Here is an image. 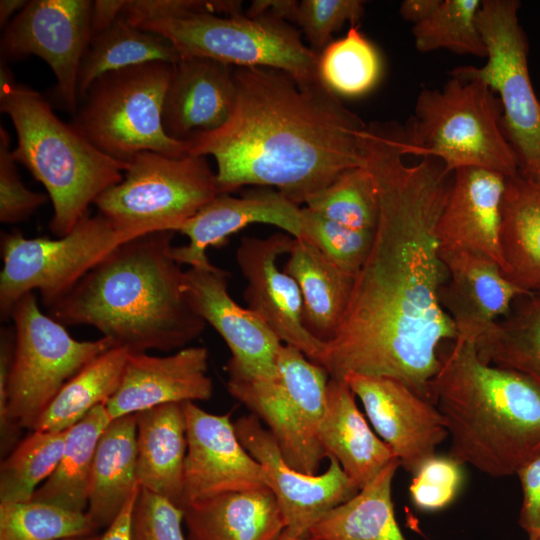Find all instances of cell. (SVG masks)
<instances>
[{
	"mask_svg": "<svg viewBox=\"0 0 540 540\" xmlns=\"http://www.w3.org/2000/svg\"><path fill=\"white\" fill-rule=\"evenodd\" d=\"M363 148L379 219L322 366L333 379L351 373L396 379L431 401L440 346L457 339L440 302L448 272L436 234L454 172L433 157L406 163L394 124H368Z\"/></svg>",
	"mask_w": 540,
	"mask_h": 540,
	"instance_id": "1",
	"label": "cell"
},
{
	"mask_svg": "<svg viewBox=\"0 0 540 540\" xmlns=\"http://www.w3.org/2000/svg\"><path fill=\"white\" fill-rule=\"evenodd\" d=\"M234 80L227 122L186 141L189 155L215 158L219 194L275 187L300 206L363 166L368 124L320 80L302 84L265 67H234Z\"/></svg>",
	"mask_w": 540,
	"mask_h": 540,
	"instance_id": "2",
	"label": "cell"
},
{
	"mask_svg": "<svg viewBox=\"0 0 540 540\" xmlns=\"http://www.w3.org/2000/svg\"><path fill=\"white\" fill-rule=\"evenodd\" d=\"M173 235L154 231L122 243L49 308L50 316L63 325L92 326L129 353L185 348L206 322L186 295Z\"/></svg>",
	"mask_w": 540,
	"mask_h": 540,
	"instance_id": "3",
	"label": "cell"
},
{
	"mask_svg": "<svg viewBox=\"0 0 540 540\" xmlns=\"http://www.w3.org/2000/svg\"><path fill=\"white\" fill-rule=\"evenodd\" d=\"M430 384L449 456L505 477L540 451V389L522 374L483 361L473 341L456 339L440 355Z\"/></svg>",
	"mask_w": 540,
	"mask_h": 540,
	"instance_id": "4",
	"label": "cell"
},
{
	"mask_svg": "<svg viewBox=\"0 0 540 540\" xmlns=\"http://www.w3.org/2000/svg\"><path fill=\"white\" fill-rule=\"evenodd\" d=\"M0 110L16 131L14 160L47 190L53 207L51 232L67 235L98 196L123 180L127 163L101 152L25 85L14 82L0 89Z\"/></svg>",
	"mask_w": 540,
	"mask_h": 540,
	"instance_id": "5",
	"label": "cell"
},
{
	"mask_svg": "<svg viewBox=\"0 0 540 540\" xmlns=\"http://www.w3.org/2000/svg\"><path fill=\"white\" fill-rule=\"evenodd\" d=\"M402 150L436 158L448 172L475 167L506 178L519 173L498 97L483 81L454 70L441 89L420 91Z\"/></svg>",
	"mask_w": 540,
	"mask_h": 540,
	"instance_id": "6",
	"label": "cell"
},
{
	"mask_svg": "<svg viewBox=\"0 0 540 540\" xmlns=\"http://www.w3.org/2000/svg\"><path fill=\"white\" fill-rule=\"evenodd\" d=\"M173 65L155 61L100 76L81 100L73 124L101 152L124 163L140 152L189 155L186 142L170 138L162 124Z\"/></svg>",
	"mask_w": 540,
	"mask_h": 540,
	"instance_id": "7",
	"label": "cell"
},
{
	"mask_svg": "<svg viewBox=\"0 0 540 540\" xmlns=\"http://www.w3.org/2000/svg\"><path fill=\"white\" fill-rule=\"evenodd\" d=\"M138 28L168 40L180 57L209 58L233 67L277 69L302 84L319 80L318 54L289 22L273 16L202 12L152 19Z\"/></svg>",
	"mask_w": 540,
	"mask_h": 540,
	"instance_id": "8",
	"label": "cell"
},
{
	"mask_svg": "<svg viewBox=\"0 0 540 540\" xmlns=\"http://www.w3.org/2000/svg\"><path fill=\"white\" fill-rule=\"evenodd\" d=\"M127 165L123 180L94 202L98 213L124 232H176L219 194L206 156L140 152Z\"/></svg>",
	"mask_w": 540,
	"mask_h": 540,
	"instance_id": "9",
	"label": "cell"
},
{
	"mask_svg": "<svg viewBox=\"0 0 540 540\" xmlns=\"http://www.w3.org/2000/svg\"><path fill=\"white\" fill-rule=\"evenodd\" d=\"M326 369L282 344L272 378L228 379V392L263 421L293 469L318 474L327 457L319 439L329 380Z\"/></svg>",
	"mask_w": 540,
	"mask_h": 540,
	"instance_id": "10",
	"label": "cell"
},
{
	"mask_svg": "<svg viewBox=\"0 0 540 540\" xmlns=\"http://www.w3.org/2000/svg\"><path fill=\"white\" fill-rule=\"evenodd\" d=\"M135 237L99 213L87 214L70 233L57 239L26 238L18 231L3 233L1 319L7 320L14 304L34 290L39 291L47 309L51 308L112 250Z\"/></svg>",
	"mask_w": 540,
	"mask_h": 540,
	"instance_id": "11",
	"label": "cell"
},
{
	"mask_svg": "<svg viewBox=\"0 0 540 540\" xmlns=\"http://www.w3.org/2000/svg\"><path fill=\"white\" fill-rule=\"evenodd\" d=\"M9 318L15 351L8 384V416L22 429L33 430L61 388L113 344L104 337L74 339L65 326L39 308L34 292L22 296Z\"/></svg>",
	"mask_w": 540,
	"mask_h": 540,
	"instance_id": "12",
	"label": "cell"
},
{
	"mask_svg": "<svg viewBox=\"0 0 540 540\" xmlns=\"http://www.w3.org/2000/svg\"><path fill=\"white\" fill-rule=\"evenodd\" d=\"M520 5L517 0H483L477 21L487 62L453 70L483 81L498 94L519 173L540 182V101L530 79L528 41L518 18Z\"/></svg>",
	"mask_w": 540,
	"mask_h": 540,
	"instance_id": "13",
	"label": "cell"
},
{
	"mask_svg": "<svg viewBox=\"0 0 540 540\" xmlns=\"http://www.w3.org/2000/svg\"><path fill=\"white\" fill-rule=\"evenodd\" d=\"M88 0H32L4 28L2 60L42 58L57 80V95L70 113L78 109V74L92 38Z\"/></svg>",
	"mask_w": 540,
	"mask_h": 540,
	"instance_id": "14",
	"label": "cell"
},
{
	"mask_svg": "<svg viewBox=\"0 0 540 540\" xmlns=\"http://www.w3.org/2000/svg\"><path fill=\"white\" fill-rule=\"evenodd\" d=\"M234 427L244 448L265 468L288 535L310 536L313 526L328 511L360 490L333 457H329V466L321 474L309 475L291 468L269 430L255 415L241 416Z\"/></svg>",
	"mask_w": 540,
	"mask_h": 540,
	"instance_id": "15",
	"label": "cell"
},
{
	"mask_svg": "<svg viewBox=\"0 0 540 540\" xmlns=\"http://www.w3.org/2000/svg\"><path fill=\"white\" fill-rule=\"evenodd\" d=\"M229 278L228 271L211 264L184 271L183 286L195 312L230 349L228 379L272 378L283 343L257 313L232 299Z\"/></svg>",
	"mask_w": 540,
	"mask_h": 540,
	"instance_id": "16",
	"label": "cell"
},
{
	"mask_svg": "<svg viewBox=\"0 0 540 540\" xmlns=\"http://www.w3.org/2000/svg\"><path fill=\"white\" fill-rule=\"evenodd\" d=\"M294 237L276 232L266 238L244 236L236 251L237 264L247 281L243 298L282 343L323 364L326 344L312 336L303 323V299L293 277L280 270L278 258L291 251Z\"/></svg>",
	"mask_w": 540,
	"mask_h": 540,
	"instance_id": "17",
	"label": "cell"
},
{
	"mask_svg": "<svg viewBox=\"0 0 540 540\" xmlns=\"http://www.w3.org/2000/svg\"><path fill=\"white\" fill-rule=\"evenodd\" d=\"M187 452L181 509L218 494L269 487L268 474L244 448L230 413L213 414L183 403Z\"/></svg>",
	"mask_w": 540,
	"mask_h": 540,
	"instance_id": "18",
	"label": "cell"
},
{
	"mask_svg": "<svg viewBox=\"0 0 540 540\" xmlns=\"http://www.w3.org/2000/svg\"><path fill=\"white\" fill-rule=\"evenodd\" d=\"M344 380L360 399L377 435L407 472L415 473L436 455L448 431L432 401L388 377L351 373Z\"/></svg>",
	"mask_w": 540,
	"mask_h": 540,
	"instance_id": "19",
	"label": "cell"
},
{
	"mask_svg": "<svg viewBox=\"0 0 540 540\" xmlns=\"http://www.w3.org/2000/svg\"><path fill=\"white\" fill-rule=\"evenodd\" d=\"M208 350L190 346L168 356L129 353L119 386L105 403L112 419L169 403L209 400Z\"/></svg>",
	"mask_w": 540,
	"mask_h": 540,
	"instance_id": "20",
	"label": "cell"
},
{
	"mask_svg": "<svg viewBox=\"0 0 540 540\" xmlns=\"http://www.w3.org/2000/svg\"><path fill=\"white\" fill-rule=\"evenodd\" d=\"M253 223L274 225L299 238L301 207L270 187L250 189L240 197L218 194L179 227L177 231L189 242L173 247V257L190 268L209 267L207 249L223 245L230 235Z\"/></svg>",
	"mask_w": 540,
	"mask_h": 540,
	"instance_id": "21",
	"label": "cell"
},
{
	"mask_svg": "<svg viewBox=\"0 0 540 540\" xmlns=\"http://www.w3.org/2000/svg\"><path fill=\"white\" fill-rule=\"evenodd\" d=\"M447 281L440 302L457 331V339L476 342L514 302L527 295L492 259L470 251H441Z\"/></svg>",
	"mask_w": 540,
	"mask_h": 540,
	"instance_id": "22",
	"label": "cell"
},
{
	"mask_svg": "<svg viewBox=\"0 0 540 540\" xmlns=\"http://www.w3.org/2000/svg\"><path fill=\"white\" fill-rule=\"evenodd\" d=\"M506 179L475 167L454 172L436 228L441 251L479 253L502 269L499 233Z\"/></svg>",
	"mask_w": 540,
	"mask_h": 540,
	"instance_id": "23",
	"label": "cell"
},
{
	"mask_svg": "<svg viewBox=\"0 0 540 540\" xmlns=\"http://www.w3.org/2000/svg\"><path fill=\"white\" fill-rule=\"evenodd\" d=\"M234 67L202 57H180L173 65L162 124L172 139L186 142L229 119L236 101Z\"/></svg>",
	"mask_w": 540,
	"mask_h": 540,
	"instance_id": "24",
	"label": "cell"
},
{
	"mask_svg": "<svg viewBox=\"0 0 540 540\" xmlns=\"http://www.w3.org/2000/svg\"><path fill=\"white\" fill-rule=\"evenodd\" d=\"M182 510L187 540H279L286 529L269 487L206 497Z\"/></svg>",
	"mask_w": 540,
	"mask_h": 540,
	"instance_id": "25",
	"label": "cell"
},
{
	"mask_svg": "<svg viewBox=\"0 0 540 540\" xmlns=\"http://www.w3.org/2000/svg\"><path fill=\"white\" fill-rule=\"evenodd\" d=\"M319 439L327 457L335 458L359 489L397 459L370 428L344 379L328 380Z\"/></svg>",
	"mask_w": 540,
	"mask_h": 540,
	"instance_id": "26",
	"label": "cell"
},
{
	"mask_svg": "<svg viewBox=\"0 0 540 540\" xmlns=\"http://www.w3.org/2000/svg\"><path fill=\"white\" fill-rule=\"evenodd\" d=\"M137 481L181 508L187 452L183 403L137 413Z\"/></svg>",
	"mask_w": 540,
	"mask_h": 540,
	"instance_id": "27",
	"label": "cell"
},
{
	"mask_svg": "<svg viewBox=\"0 0 540 540\" xmlns=\"http://www.w3.org/2000/svg\"><path fill=\"white\" fill-rule=\"evenodd\" d=\"M297 282L303 299V323L327 344L335 337L346 312L355 277L332 263L313 244L294 238L283 269Z\"/></svg>",
	"mask_w": 540,
	"mask_h": 540,
	"instance_id": "28",
	"label": "cell"
},
{
	"mask_svg": "<svg viewBox=\"0 0 540 540\" xmlns=\"http://www.w3.org/2000/svg\"><path fill=\"white\" fill-rule=\"evenodd\" d=\"M137 414L111 420L95 451L87 515L96 529L107 528L139 488Z\"/></svg>",
	"mask_w": 540,
	"mask_h": 540,
	"instance_id": "29",
	"label": "cell"
},
{
	"mask_svg": "<svg viewBox=\"0 0 540 540\" xmlns=\"http://www.w3.org/2000/svg\"><path fill=\"white\" fill-rule=\"evenodd\" d=\"M499 248L504 275L526 293L540 292V182L506 179Z\"/></svg>",
	"mask_w": 540,
	"mask_h": 540,
	"instance_id": "30",
	"label": "cell"
},
{
	"mask_svg": "<svg viewBox=\"0 0 540 540\" xmlns=\"http://www.w3.org/2000/svg\"><path fill=\"white\" fill-rule=\"evenodd\" d=\"M398 459L387 464L356 495L328 511L311 529L318 540H407L397 523L392 482Z\"/></svg>",
	"mask_w": 540,
	"mask_h": 540,
	"instance_id": "31",
	"label": "cell"
},
{
	"mask_svg": "<svg viewBox=\"0 0 540 540\" xmlns=\"http://www.w3.org/2000/svg\"><path fill=\"white\" fill-rule=\"evenodd\" d=\"M111 420L105 404H100L67 430L61 459L32 500L86 512L96 447Z\"/></svg>",
	"mask_w": 540,
	"mask_h": 540,
	"instance_id": "32",
	"label": "cell"
},
{
	"mask_svg": "<svg viewBox=\"0 0 540 540\" xmlns=\"http://www.w3.org/2000/svg\"><path fill=\"white\" fill-rule=\"evenodd\" d=\"M475 344L483 361L516 371L540 389V292L519 297Z\"/></svg>",
	"mask_w": 540,
	"mask_h": 540,
	"instance_id": "33",
	"label": "cell"
},
{
	"mask_svg": "<svg viewBox=\"0 0 540 540\" xmlns=\"http://www.w3.org/2000/svg\"><path fill=\"white\" fill-rule=\"evenodd\" d=\"M179 59L168 40L131 25L120 16L90 40L78 74L79 102L93 82L106 73L155 61L175 64Z\"/></svg>",
	"mask_w": 540,
	"mask_h": 540,
	"instance_id": "34",
	"label": "cell"
},
{
	"mask_svg": "<svg viewBox=\"0 0 540 540\" xmlns=\"http://www.w3.org/2000/svg\"><path fill=\"white\" fill-rule=\"evenodd\" d=\"M129 352L113 347L86 365L58 392L33 430L63 432L117 390Z\"/></svg>",
	"mask_w": 540,
	"mask_h": 540,
	"instance_id": "35",
	"label": "cell"
},
{
	"mask_svg": "<svg viewBox=\"0 0 540 540\" xmlns=\"http://www.w3.org/2000/svg\"><path fill=\"white\" fill-rule=\"evenodd\" d=\"M382 74V60L373 43L351 25L346 35L318 54L319 80L335 95L358 97L371 91Z\"/></svg>",
	"mask_w": 540,
	"mask_h": 540,
	"instance_id": "36",
	"label": "cell"
},
{
	"mask_svg": "<svg viewBox=\"0 0 540 540\" xmlns=\"http://www.w3.org/2000/svg\"><path fill=\"white\" fill-rule=\"evenodd\" d=\"M0 466V502H27L56 469L66 431L31 430Z\"/></svg>",
	"mask_w": 540,
	"mask_h": 540,
	"instance_id": "37",
	"label": "cell"
},
{
	"mask_svg": "<svg viewBox=\"0 0 540 540\" xmlns=\"http://www.w3.org/2000/svg\"><path fill=\"white\" fill-rule=\"evenodd\" d=\"M305 205L318 215L353 229L375 231L378 224V191L365 166L344 171Z\"/></svg>",
	"mask_w": 540,
	"mask_h": 540,
	"instance_id": "38",
	"label": "cell"
},
{
	"mask_svg": "<svg viewBox=\"0 0 540 540\" xmlns=\"http://www.w3.org/2000/svg\"><path fill=\"white\" fill-rule=\"evenodd\" d=\"M480 0H441L423 21L412 26L414 44L420 52L447 49L458 54L487 56L478 27Z\"/></svg>",
	"mask_w": 540,
	"mask_h": 540,
	"instance_id": "39",
	"label": "cell"
},
{
	"mask_svg": "<svg viewBox=\"0 0 540 540\" xmlns=\"http://www.w3.org/2000/svg\"><path fill=\"white\" fill-rule=\"evenodd\" d=\"M96 531L86 512L34 500L0 502V540H63Z\"/></svg>",
	"mask_w": 540,
	"mask_h": 540,
	"instance_id": "40",
	"label": "cell"
},
{
	"mask_svg": "<svg viewBox=\"0 0 540 540\" xmlns=\"http://www.w3.org/2000/svg\"><path fill=\"white\" fill-rule=\"evenodd\" d=\"M375 231L357 230L301 207V235L343 271L356 277L366 261Z\"/></svg>",
	"mask_w": 540,
	"mask_h": 540,
	"instance_id": "41",
	"label": "cell"
},
{
	"mask_svg": "<svg viewBox=\"0 0 540 540\" xmlns=\"http://www.w3.org/2000/svg\"><path fill=\"white\" fill-rule=\"evenodd\" d=\"M462 466L449 455H434L424 461L412 474L409 493L413 504L418 509L428 512L449 506L463 485Z\"/></svg>",
	"mask_w": 540,
	"mask_h": 540,
	"instance_id": "42",
	"label": "cell"
},
{
	"mask_svg": "<svg viewBox=\"0 0 540 540\" xmlns=\"http://www.w3.org/2000/svg\"><path fill=\"white\" fill-rule=\"evenodd\" d=\"M361 0H302L294 22L303 31L309 47L317 54L333 40L332 34L345 23L357 25L364 15Z\"/></svg>",
	"mask_w": 540,
	"mask_h": 540,
	"instance_id": "43",
	"label": "cell"
},
{
	"mask_svg": "<svg viewBox=\"0 0 540 540\" xmlns=\"http://www.w3.org/2000/svg\"><path fill=\"white\" fill-rule=\"evenodd\" d=\"M12 156L10 136L0 126V221L13 224L26 220L47 202V196L28 189L21 181Z\"/></svg>",
	"mask_w": 540,
	"mask_h": 540,
	"instance_id": "44",
	"label": "cell"
},
{
	"mask_svg": "<svg viewBox=\"0 0 540 540\" xmlns=\"http://www.w3.org/2000/svg\"><path fill=\"white\" fill-rule=\"evenodd\" d=\"M183 517L179 506L140 488L132 516V540H187Z\"/></svg>",
	"mask_w": 540,
	"mask_h": 540,
	"instance_id": "45",
	"label": "cell"
},
{
	"mask_svg": "<svg viewBox=\"0 0 540 540\" xmlns=\"http://www.w3.org/2000/svg\"><path fill=\"white\" fill-rule=\"evenodd\" d=\"M236 15L242 13V2L231 0H127L121 16L131 25L165 17H179L192 13Z\"/></svg>",
	"mask_w": 540,
	"mask_h": 540,
	"instance_id": "46",
	"label": "cell"
},
{
	"mask_svg": "<svg viewBox=\"0 0 540 540\" xmlns=\"http://www.w3.org/2000/svg\"><path fill=\"white\" fill-rule=\"evenodd\" d=\"M15 351L14 327H2L0 331V449L7 456L20 442L22 428L8 416V384Z\"/></svg>",
	"mask_w": 540,
	"mask_h": 540,
	"instance_id": "47",
	"label": "cell"
},
{
	"mask_svg": "<svg viewBox=\"0 0 540 540\" xmlns=\"http://www.w3.org/2000/svg\"><path fill=\"white\" fill-rule=\"evenodd\" d=\"M523 499L519 524L528 538L540 537V451L516 472Z\"/></svg>",
	"mask_w": 540,
	"mask_h": 540,
	"instance_id": "48",
	"label": "cell"
},
{
	"mask_svg": "<svg viewBox=\"0 0 540 540\" xmlns=\"http://www.w3.org/2000/svg\"><path fill=\"white\" fill-rule=\"evenodd\" d=\"M298 4L295 0H254L245 14L248 17L273 16L294 22Z\"/></svg>",
	"mask_w": 540,
	"mask_h": 540,
	"instance_id": "49",
	"label": "cell"
},
{
	"mask_svg": "<svg viewBox=\"0 0 540 540\" xmlns=\"http://www.w3.org/2000/svg\"><path fill=\"white\" fill-rule=\"evenodd\" d=\"M127 0H97L91 7L92 37L112 25L120 16Z\"/></svg>",
	"mask_w": 540,
	"mask_h": 540,
	"instance_id": "50",
	"label": "cell"
},
{
	"mask_svg": "<svg viewBox=\"0 0 540 540\" xmlns=\"http://www.w3.org/2000/svg\"><path fill=\"white\" fill-rule=\"evenodd\" d=\"M139 492L140 487L128 499L121 512L98 540H132V516Z\"/></svg>",
	"mask_w": 540,
	"mask_h": 540,
	"instance_id": "51",
	"label": "cell"
},
{
	"mask_svg": "<svg viewBox=\"0 0 540 540\" xmlns=\"http://www.w3.org/2000/svg\"><path fill=\"white\" fill-rule=\"evenodd\" d=\"M441 0H405L400 4V16L413 25L426 19L439 5Z\"/></svg>",
	"mask_w": 540,
	"mask_h": 540,
	"instance_id": "52",
	"label": "cell"
},
{
	"mask_svg": "<svg viewBox=\"0 0 540 540\" xmlns=\"http://www.w3.org/2000/svg\"><path fill=\"white\" fill-rule=\"evenodd\" d=\"M25 0H1L0 1V26L5 28L12 20L11 17L19 12L25 5ZM15 16V15H14Z\"/></svg>",
	"mask_w": 540,
	"mask_h": 540,
	"instance_id": "53",
	"label": "cell"
},
{
	"mask_svg": "<svg viewBox=\"0 0 540 540\" xmlns=\"http://www.w3.org/2000/svg\"><path fill=\"white\" fill-rule=\"evenodd\" d=\"M279 540H318L312 536H308V537H305V538H296V537H292L290 535H288L287 533L283 532V534L281 535L280 539Z\"/></svg>",
	"mask_w": 540,
	"mask_h": 540,
	"instance_id": "54",
	"label": "cell"
},
{
	"mask_svg": "<svg viewBox=\"0 0 540 540\" xmlns=\"http://www.w3.org/2000/svg\"><path fill=\"white\" fill-rule=\"evenodd\" d=\"M100 535L92 534L87 536L71 537L63 540H98Z\"/></svg>",
	"mask_w": 540,
	"mask_h": 540,
	"instance_id": "55",
	"label": "cell"
},
{
	"mask_svg": "<svg viewBox=\"0 0 540 540\" xmlns=\"http://www.w3.org/2000/svg\"><path fill=\"white\" fill-rule=\"evenodd\" d=\"M528 540H540V537H536V538H528Z\"/></svg>",
	"mask_w": 540,
	"mask_h": 540,
	"instance_id": "56",
	"label": "cell"
}]
</instances>
